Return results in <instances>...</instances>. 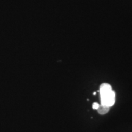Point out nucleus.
I'll list each match as a JSON object with an SVG mask.
<instances>
[{
    "instance_id": "nucleus-1",
    "label": "nucleus",
    "mask_w": 132,
    "mask_h": 132,
    "mask_svg": "<svg viewBox=\"0 0 132 132\" xmlns=\"http://www.w3.org/2000/svg\"><path fill=\"white\" fill-rule=\"evenodd\" d=\"M100 100L101 105L111 107L113 106L116 101V93L112 90L111 86L108 83H102L100 86Z\"/></svg>"
},
{
    "instance_id": "nucleus-2",
    "label": "nucleus",
    "mask_w": 132,
    "mask_h": 132,
    "mask_svg": "<svg viewBox=\"0 0 132 132\" xmlns=\"http://www.w3.org/2000/svg\"><path fill=\"white\" fill-rule=\"evenodd\" d=\"M110 107L105 106V105H101V104H100V105H99L98 108L97 110L100 114L103 115V114H105L108 113L109 110H110Z\"/></svg>"
},
{
    "instance_id": "nucleus-3",
    "label": "nucleus",
    "mask_w": 132,
    "mask_h": 132,
    "mask_svg": "<svg viewBox=\"0 0 132 132\" xmlns=\"http://www.w3.org/2000/svg\"><path fill=\"white\" fill-rule=\"evenodd\" d=\"M99 106V104L98 103H97V102H94L93 104H92V108L94 109V110H97Z\"/></svg>"
},
{
    "instance_id": "nucleus-4",
    "label": "nucleus",
    "mask_w": 132,
    "mask_h": 132,
    "mask_svg": "<svg viewBox=\"0 0 132 132\" xmlns=\"http://www.w3.org/2000/svg\"><path fill=\"white\" fill-rule=\"evenodd\" d=\"M93 95H96V92H93Z\"/></svg>"
}]
</instances>
